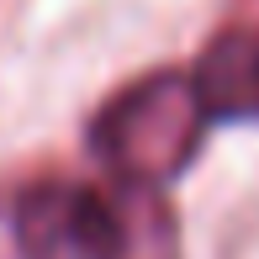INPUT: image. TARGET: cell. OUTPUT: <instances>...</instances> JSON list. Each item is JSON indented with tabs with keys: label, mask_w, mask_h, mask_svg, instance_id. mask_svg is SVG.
<instances>
[{
	"label": "cell",
	"mask_w": 259,
	"mask_h": 259,
	"mask_svg": "<svg viewBox=\"0 0 259 259\" xmlns=\"http://www.w3.org/2000/svg\"><path fill=\"white\" fill-rule=\"evenodd\" d=\"M27 259H180V222L148 185L42 180L16 201Z\"/></svg>",
	"instance_id": "cell-1"
},
{
	"label": "cell",
	"mask_w": 259,
	"mask_h": 259,
	"mask_svg": "<svg viewBox=\"0 0 259 259\" xmlns=\"http://www.w3.org/2000/svg\"><path fill=\"white\" fill-rule=\"evenodd\" d=\"M206 116L191 90V74L159 69V74L133 79L90 122V148L122 185H148L159 191L164 180L185 169L201 148Z\"/></svg>",
	"instance_id": "cell-2"
},
{
	"label": "cell",
	"mask_w": 259,
	"mask_h": 259,
	"mask_svg": "<svg viewBox=\"0 0 259 259\" xmlns=\"http://www.w3.org/2000/svg\"><path fill=\"white\" fill-rule=\"evenodd\" d=\"M191 90L206 122H259V27H228L201 48Z\"/></svg>",
	"instance_id": "cell-3"
}]
</instances>
